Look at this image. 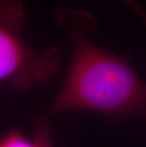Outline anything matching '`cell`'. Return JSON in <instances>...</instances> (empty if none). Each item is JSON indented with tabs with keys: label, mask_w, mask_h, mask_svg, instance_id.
I'll list each match as a JSON object with an SVG mask.
<instances>
[{
	"label": "cell",
	"mask_w": 146,
	"mask_h": 147,
	"mask_svg": "<svg viewBox=\"0 0 146 147\" xmlns=\"http://www.w3.org/2000/svg\"><path fill=\"white\" fill-rule=\"evenodd\" d=\"M54 18L70 37L72 57L63 86L43 115L48 119L88 110L111 117H146V84L125 59L91 41L96 18L70 8L58 9Z\"/></svg>",
	"instance_id": "obj_1"
},
{
	"label": "cell",
	"mask_w": 146,
	"mask_h": 147,
	"mask_svg": "<svg viewBox=\"0 0 146 147\" xmlns=\"http://www.w3.org/2000/svg\"><path fill=\"white\" fill-rule=\"evenodd\" d=\"M27 14L20 0H0V84L18 92L48 83L61 67L57 47L37 51L23 38Z\"/></svg>",
	"instance_id": "obj_2"
},
{
	"label": "cell",
	"mask_w": 146,
	"mask_h": 147,
	"mask_svg": "<svg viewBox=\"0 0 146 147\" xmlns=\"http://www.w3.org/2000/svg\"><path fill=\"white\" fill-rule=\"evenodd\" d=\"M48 120L43 114L30 119L35 147H53Z\"/></svg>",
	"instance_id": "obj_3"
},
{
	"label": "cell",
	"mask_w": 146,
	"mask_h": 147,
	"mask_svg": "<svg viewBox=\"0 0 146 147\" xmlns=\"http://www.w3.org/2000/svg\"><path fill=\"white\" fill-rule=\"evenodd\" d=\"M0 147H35V144L21 131L11 130L0 138Z\"/></svg>",
	"instance_id": "obj_4"
},
{
	"label": "cell",
	"mask_w": 146,
	"mask_h": 147,
	"mask_svg": "<svg viewBox=\"0 0 146 147\" xmlns=\"http://www.w3.org/2000/svg\"><path fill=\"white\" fill-rule=\"evenodd\" d=\"M122 1L123 3H125L146 25V11L141 7L138 0H122Z\"/></svg>",
	"instance_id": "obj_5"
}]
</instances>
